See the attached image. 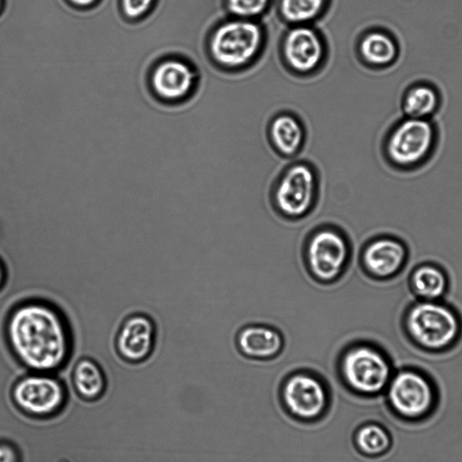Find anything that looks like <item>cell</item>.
<instances>
[{"label":"cell","instance_id":"cell-14","mask_svg":"<svg viewBox=\"0 0 462 462\" xmlns=\"http://www.w3.org/2000/svg\"><path fill=\"white\" fill-rule=\"evenodd\" d=\"M282 399L296 418L312 420L322 414L328 397L322 383L308 373H296L283 384Z\"/></svg>","mask_w":462,"mask_h":462},{"label":"cell","instance_id":"cell-1","mask_svg":"<svg viewBox=\"0 0 462 462\" xmlns=\"http://www.w3.org/2000/svg\"><path fill=\"white\" fill-rule=\"evenodd\" d=\"M4 331L14 357L34 373L61 368L73 352L74 337L66 314L45 299L15 303L6 315Z\"/></svg>","mask_w":462,"mask_h":462},{"label":"cell","instance_id":"cell-13","mask_svg":"<svg viewBox=\"0 0 462 462\" xmlns=\"http://www.w3.org/2000/svg\"><path fill=\"white\" fill-rule=\"evenodd\" d=\"M157 338V328L152 318L145 313L128 315L121 322L115 337V348L119 357L131 364L148 359Z\"/></svg>","mask_w":462,"mask_h":462},{"label":"cell","instance_id":"cell-20","mask_svg":"<svg viewBox=\"0 0 462 462\" xmlns=\"http://www.w3.org/2000/svg\"><path fill=\"white\" fill-rule=\"evenodd\" d=\"M354 442L359 453L372 458L387 455L393 445L390 430L375 421L361 425L355 433Z\"/></svg>","mask_w":462,"mask_h":462},{"label":"cell","instance_id":"cell-5","mask_svg":"<svg viewBox=\"0 0 462 462\" xmlns=\"http://www.w3.org/2000/svg\"><path fill=\"white\" fill-rule=\"evenodd\" d=\"M338 365L346 386L365 398L383 395L396 369L383 346L365 339L347 344L340 354Z\"/></svg>","mask_w":462,"mask_h":462},{"label":"cell","instance_id":"cell-23","mask_svg":"<svg viewBox=\"0 0 462 462\" xmlns=\"http://www.w3.org/2000/svg\"><path fill=\"white\" fill-rule=\"evenodd\" d=\"M273 0H223L227 16L261 20L270 10Z\"/></svg>","mask_w":462,"mask_h":462},{"label":"cell","instance_id":"cell-15","mask_svg":"<svg viewBox=\"0 0 462 462\" xmlns=\"http://www.w3.org/2000/svg\"><path fill=\"white\" fill-rule=\"evenodd\" d=\"M281 331L270 325L252 323L242 327L236 336V346L246 358L270 360L277 357L284 347Z\"/></svg>","mask_w":462,"mask_h":462},{"label":"cell","instance_id":"cell-21","mask_svg":"<svg viewBox=\"0 0 462 462\" xmlns=\"http://www.w3.org/2000/svg\"><path fill=\"white\" fill-rule=\"evenodd\" d=\"M71 377L77 393L84 399H96L105 390V374L102 367L93 358L79 359L73 366Z\"/></svg>","mask_w":462,"mask_h":462},{"label":"cell","instance_id":"cell-18","mask_svg":"<svg viewBox=\"0 0 462 462\" xmlns=\"http://www.w3.org/2000/svg\"><path fill=\"white\" fill-rule=\"evenodd\" d=\"M360 60L373 68H384L393 63L398 56V46L393 38L380 30L365 32L357 42Z\"/></svg>","mask_w":462,"mask_h":462},{"label":"cell","instance_id":"cell-27","mask_svg":"<svg viewBox=\"0 0 462 462\" xmlns=\"http://www.w3.org/2000/svg\"><path fill=\"white\" fill-rule=\"evenodd\" d=\"M6 276H7V273H6L5 266L0 259V290L5 285V282L6 281Z\"/></svg>","mask_w":462,"mask_h":462},{"label":"cell","instance_id":"cell-8","mask_svg":"<svg viewBox=\"0 0 462 462\" xmlns=\"http://www.w3.org/2000/svg\"><path fill=\"white\" fill-rule=\"evenodd\" d=\"M279 54L284 68L297 77L318 73L328 58V42L322 32L314 26H288L282 35Z\"/></svg>","mask_w":462,"mask_h":462},{"label":"cell","instance_id":"cell-9","mask_svg":"<svg viewBox=\"0 0 462 462\" xmlns=\"http://www.w3.org/2000/svg\"><path fill=\"white\" fill-rule=\"evenodd\" d=\"M362 272L377 282H389L401 275L410 263L411 250L400 236L378 234L369 237L358 249Z\"/></svg>","mask_w":462,"mask_h":462},{"label":"cell","instance_id":"cell-28","mask_svg":"<svg viewBox=\"0 0 462 462\" xmlns=\"http://www.w3.org/2000/svg\"><path fill=\"white\" fill-rule=\"evenodd\" d=\"M5 2V0H0V14L4 12Z\"/></svg>","mask_w":462,"mask_h":462},{"label":"cell","instance_id":"cell-6","mask_svg":"<svg viewBox=\"0 0 462 462\" xmlns=\"http://www.w3.org/2000/svg\"><path fill=\"white\" fill-rule=\"evenodd\" d=\"M302 255L312 278L320 283L329 284L345 273L353 256V244L343 227L324 223L309 233Z\"/></svg>","mask_w":462,"mask_h":462},{"label":"cell","instance_id":"cell-16","mask_svg":"<svg viewBox=\"0 0 462 462\" xmlns=\"http://www.w3.org/2000/svg\"><path fill=\"white\" fill-rule=\"evenodd\" d=\"M406 282L413 300H446L450 289V277L446 267L431 260L413 265Z\"/></svg>","mask_w":462,"mask_h":462},{"label":"cell","instance_id":"cell-10","mask_svg":"<svg viewBox=\"0 0 462 462\" xmlns=\"http://www.w3.org/2000/svg\"><path fill=\"white\" fill-rule=\"evenodd\" d=\"M436 137L435 127L429 119L406 116L389 134L386 155L397 168L412 169L430 154Z\"/></svg>","mask_w":462,"mask_h":462},{"label":"cell","instance_id":"cell-25","mask_svg":"<svg viewBox=\"0 0 462 462\" xmlns=\"http://www.w3.org/2000/svg\"><path fill=\"white\" fill-rule=\"evenodd\" d=\"M0 462H19L16 448L9 443L0 442Z\"/></svg>","mask_w":462,"mask_h":462},{"label":"cell","instance_id":"cell-12","mask_svg":"<svg viewBox=\"0 0 462 462\" xmlns=\"http://www.w3.org/2000/svg\"><path fill=\"white\" fill-rule=\"evenodd\" d=\"M18 408L35 417H46L60 409L65 399L61 383L47 374L34 373L19 379L13 389Z\"/></svg>","mask_w":462,"mask_h":462},{"label":"cell","instance_id":"cell-24","mask_svg":"<svg viewBox=\"0 0 462 462\" xmlns=\"http://www.w3.org/2000/svg\"><path fill=\"white\" fill-rule=\"evenodd\" d=\"M157 0H119L121 14L127 20L137 21L150 14Z\"/></svg>","mask_w":462,"mask_h":462},{"label":"cell","instance_id":"cell-26","mask_svg":"<svg viewBox=\"0 0 462 462\" xmlns=\"http://www.w3.org/2000/svg\"><path fill=\"white\" fill-rule=\"evenodd\" d=\"M70 6L79 9L87 10L96 6L100 0H65Z\"/></svg>","mask_w":462,"mask_h":462},{"label":"cell","instance_id":"cell-19","mask_svg":"<svg viewBox=\"0 0 462 462\" xmlns=\"http://www.w3.org/2000/svg\"><path fill=\"white\" fill-rule=\"evenodd\" d=\"M276 12L287 26L314 24L329 9L331 0H276Z\"/></svg>","mask_w":462,"mask_h":462},{"label":"cell","instance_id":"cell-7","mask_svg":"<svg viewBox=\"0 0 462 462\" xmlns=\"http://www.w3.org/2000/svg\"><path fill=\"white\" fill-rule=\"evenodd\" d=\"M320 178L315 166L304 160L288 164L271 186V202L275 210L291 220L301 219L315 208Z\"/></svg>","mask_w":462,"mask_h":462},{"label":"cell","instance_id":"cell-4","mask_svg":"<svg viewBox=\"0 0 462 462\" xmlns=\"http://www.w3.org/2000/svg\"><path fill=\"white\" fill-rule=\"evenodd\" d=\"M383 395L390 413L407 424L427 421L435 414L440 402L435 379L415 365L396 368Z\"/></svg>","mask_w":462,"mask_h":462},{"label":"cell","instance_id":"cell-11","mask_svg":"<svg viewBox=\"0 0 462 462\" xmlns=\"http://www.w3.org/2000/svg\"><path fill=\"white\" fill-rule=\"evenodd\" d=\"M150 83L159 98L177 104L186 101L195 93L199 84V73L191 61L171 56L156 63Z\"/></svg>","mask_w":462,"mask_h":462},{"label":"cell","instance_id":"cell-17","mask_svg":"<svg viewBox=\"0 0 462 462\" xmlns=\"http://www.w3.org/2000/svg\"><path fill=\"white\" fill-rule=\"evenodd\" d=\"M267 137L272 148L282 157L293 158L306 142V128L298 116L284 111L275 114L267 125Z\"/></svg>","mask_w":462,"mask_h":462},{"label":"cell","instance_id":"cell-2","mask_svg":"<svg viewBox=\"0 0 462 462\" xmlns=\"http://www.w3.org/2000/svg\"><path fill=\"white\" fill-rule=\"evenodd\" d=\"M402 336L425 354L453 351L462 340V316L447 300H413L401 315Z\"/></svg>","mask_w":462,"mask_h":462},{"label":"cell","instance_id":"cell-3","mask_svg":"<svg viewBox=\"0 0 462 462\" xmlns=\"http://www.w3.org/2000/svg\"><path fill=\"white\" fill-rule=\"evenodd\" d=\"M266 42L267 32L260 20L227 16L210 28L205 50L215 68L236 73L256 63L264 51Z\"/></svg>","mask_w":462,"mask_h":462},{"label":"cell","instance_id":"cell-22","mask_svg":"<svg viewBox=\"0 0 462 462\" xmlns=\"http://www.w3.org/2000/svg\"><path fill=\"white\" fill-rule=\"evenodd\" d=\"M439 100L435 88L419 83L406 91L402 99V110L407 117L430 119L439 109Z\"/></svg>","mask_w":462,"mask_h":462}]
</instances>
